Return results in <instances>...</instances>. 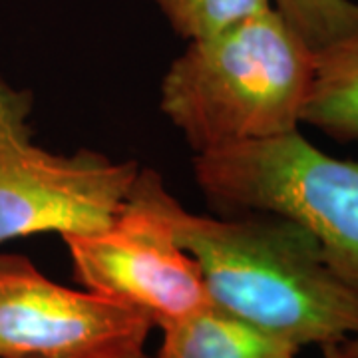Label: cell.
<instances>
[{"instance_id":"6da1fadb","label":"cell","mask_w":358,"mask_h":358,"mask_svg":"<svg viewBox=\"0 0 358 358\" xmlns=\"http://www.w3.org/2000/svg\"><path fill=\"white\" fill-rule=\"evenodd\" d=\"M128 199L169 219L213 305L299 348L343 343L358 331V289L334 273L319 241L299 223L267 211L195 215L152 169H140Z\"/></svg>"},{"instance_id":"5b68a950","label":"cell","mask_w":358,"mask_h":358,"mask_svg":"<svg viewBox=\"0 0 358 358\" xmlns=\"http://www.w3.org/2000/svg\"><path fill=\"white\" fill-rule=\"evenodd\" d=\"M62 239L86 291L138 308L154 327L211 305L199 265L179 245L169 219L150 205L128 199L108 227Z\"/></svg>"},{"instance_id":"ba28073f","label":"cell","mask_w":358,"mask_h":358,"mask_svg":"<svg viewBox=\"0 0 358 358\" xmlns=\"http://www.w3.org/2000/svg\"><path fill=\"white\" fill-rule=\"evenodd\" d=\"M303 124L336 141H358V34L315 50Z\"/></svg>"},{"instance_id":"7a4b0ae2","label":"cell","mask_w":358,"mask_h":358,"mask_svg":"<svg viewBox=\"0 0 358 358\" xmlns=\"http://www.w3.org/2000/svg\"><path fill=\"white\" fill-rule=\"evenodd\" d=\"M315 50L273 6L189 40L162 80L159 106L195 155L279 138L303 124Z\"/></svg>"},{"instance_id":"7c38bea8","label":"cell","mask_w":358,"mask_h":358,"mask_svg":"<svg viewBox=\"0 0 358 358\" xmlns=\"http://www.w3.org/2000/svg\"><path fill=\"white\" fill-rule=\"evenodd\" d=\"M320 352H322V358H346L341 350L338 343H333V345H322L320 346Z\"/></svg>"},{"instance_id":"277c9868","label":"cell","mask_w":358,"mask_h":358,"mask_svg":"<svg viewBox=\"0 0 358 358\" xmlns=\"http://www.w3.org/2000/svg\"><path fill=\"white\" fill-rule=\"evenodd\" d=\"M34 98L0 76V243L36 233H94L128 203L140 173L90 150L52 154L32 140Z\"/></svg>"},{"instance_id":"9c48e42d","label":"cell","mask_w":358,"mask_h":358,"mask_svg":"<svg viewBox=\"0 0 358 358\" xmlns=\"http://www.w3.org/2000/svg\"><path fill=\"white\" fill-rule=\"evenodd\" d=\"M313 50L358 34V2L355 0H271Z\"/></svg>"},{"instance_id":"30bf717a","label":"cell","mask_w":358,"mask_h":358,"mask_svg":"<svg viewBox=\"0 0 358 358\" xmlns=\"http://www.w3.org/2000/svg\"><path fill=\"white\" fill-rule=\"evenodd\" d=\"M179 36L197 40L215 34L273 6L271 0H155Z\"/></svg>"},{"instance_id":"3957f363","label":"cell","mask_w":358,"mask_h":358,"mask_svg":"<svg viewBox=\"0 0 358 358\" xmlns=\"http://www.w3.org/2000/svg\"><path fill=\"white\" fill-rule=\"evenodd\" d=\"M193 171L219 209L267 211L305 227L334 273L358 289V159L324 154L296 129L195 155Z\"/></svg>"},{"instance_id":"8fae6325","label":"cell","mask_w":358,"mask_h":358,"mask_svg":"<svg viewBox=\"0 0 358 358\" xmlns=\"http://www.w3.org/2000/svg\"><path fill=\"white\" fill-rule=\"evenodd\" d=\"M343 355L346 358H358V331L355 334H350L348 338H345L343 343H338Z\"/></svg>"},{"instance_id":"4fadbf2b","label":"cell","mask_w":358,"mask_h":358,"mask_svg":"<svg viewBox=\"0 0 358 358\" xmlns=\"http://www.w3.org/2000/svg\"><path fill=\"white\" fill-rule=\"evenodd\" d=\"M134 358H152V357H145V355L141 352V355H138V357H134Z\"/></svg>"},{"instance_id":"52a82bcc","label":"cell","mask_w":358,"mask_h":358,"mask_svg":"<svg viewBox=\"0 0 358 358\" xmlns=\"http://www.w3.org/2000/svg\"><path fill=\"white\" fill-rule=\"evenodd\" d=\"M159 329L155 358H296L301 350L213 303Z\"/></svg>"},{"instance_id":"5bb4252c","label":"cell","mask_w":358,"mask_h":358,"mask_svg":"<svg viewBox=\"0 0 358 358\" xmlns=\"http://www.w3.org/2000/svg\"><path fill=\"white\" fill-rule=\"evenodd\" d=\"M22 358H38V357H22Z\"/></svg>"},{"instance_id":"8992f818","label":"cell","mask_w":358,"mask_h":358,"mask_svg":"<svg viewBox=\"0 0 358 358\" xmlns=\"http://www.w3.org/2000/svg\"><path fill=\"white\" fill-rule=\"evenodd\" d=\"M154 322L138 308L48 279L0 253V358H134Z\"/></svg>"}]
</instances>
